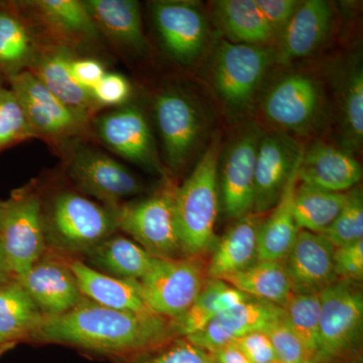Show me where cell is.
I'll return each instance as SVG.
<instances>
[{
	"mask_svg": "<svg viewBox=\"0 0 363 363\" xmlns=\"http://www.w3.org/2000/svg\"><path fill=\"white\" fill-rule=\"evenodd\" d=\"M350 197L348 192L337 193L298 183L294 195L296 221L301 230L322 233L331 225Z\"/></svg>",
	"mask_w": 363,
	"mask_h": 363,
	"instance_id": "d6a6232c",
	"label": "cell"
},
{
	"mask_svg": "<svg viewBox=\"0 0 363 363\" xmlns=\"http://www.w3.org/2000/svg\"><path fill=\"white\" fill-rule=\"evenodd\" d=\"M88 266L114 278L140 281L156 257L130 238L116 233L93 247L82 259Z\"/></svg>",
	"mask_w": 363,
	"mask_h": 363,
	"instance_id": "d4e9b609",
	"label": "cell"
},
{
	"mask_svg": "<svg viewBox=\"0 0 363 363\" xmlns=\"http://www.w3.org/2000/svg\"><path fill=\"white\" fill-rule=\"evenodd\" d=\"M213 358L214 363H252L240 348L234 344H227L218 350L209 352Z\"/></svg>",
	"mask_w": 363,
	"mask_h": 363,
	"instance_id": "bcb514c9",
	"label": "cell"
},
{
	"mask_svg": "<svg viewBox=\"0 0 363 363\" xmlns=\"http://www.w3.org/2000/svg\"><path fill=\"white\" fill-rule=\"evenodd\" d=\"M320 300L318 362L338 363L360 357L363 295L358 284L336 281L320 293Z\"/></svg>",
	"mask_w": 363,
	"mask_h": 363,
	"instance_id": "277c9868",
	"label": "cell"
},
{
	"mask_svg": "<svg viewBox=\"0 0 363 363\" xmlns=\"http://www.w3.org/2000/svg\"><path fill=\"white\" fill-rule=\"evenodd\" d=\"M71 71L78 84L90 92L106 74L104 66L95 59L73 58Z\"/></svg>",
	"mask_w": 363,
	"mask_h": 363,
	"instance_id": "f6af8a7d",
	"label": "cell"
},
{
	"mask_svg": "<svg viewBox=\"0 0 363 363\" xmlns=\"http://www.w3.org/2000/svg\"><path fill=\"white\" fill-rule=\"evenodd\" d=\"M91 93L99 107L119 106L130 98L131 85L121 74L106 73Z\"/></svg>",
	"mask_w": 363,
	"mask_h": 363,
	"instance_id": "b9f144b4",
	"label": "cell"
},
{
	"mask_svg": "<svg viewBox=\"0 0 363 363\" xmlns=\"http://www.w3.org/2000/svg\"><path fill=\"white\" fill-rule=\"evenodd\" d=\"M43 318L44 315L16 279L0 284V338L6 345L28 341Z\"/></svg>",
	"mask_w": 363,
	"mask_h": 363,
	"instance_id": "83f0119b",
	"label": "cell"
},
{
	"mask_svg": "<svg viewBox=\"0 0 363 363\" xmlns=\"http://www.w3.org/2000/svg\"><path fill=\"white\" fill-rule=\"evenodd\" d=\"M362 178V168L350 152L317 142L303 150L298 183L331 192H348Z\"/></svg>",
	"mask_w": 363,
	"mask_h": 363,
	"instance_id": "44dd1931",
	"label": "cell"
},
{
	"mask_svg": "<svg viewBox=\"0 0 363 363\" xmlns=\"http://www.w3.org/2000/svg\"><path fill=\"white\" fill-rule=\"evenodd\" d=\"M283 309L286 323L310 354L316 358L321 310L320 294H294Z\"/></svg>",
	"mask_w": 363,
	"mask_h": 363,
	"instance_id": "e575fe53",
	"label": "cell"
},
{
	"mask_svg": "<svg viewBox=\"0 0 363 363\" xmlns=\"http://www.w3.org/2000/svg\"><path fill=\"white\" fill-rule=\"evenodd\" d=\"M300 162L286 182L278 203L271 210V214L262 219L260 223L257 259L283 262L301 230L294 210V195L298 185Z\"/></svg>",
	"mask_w": 363,
	"mask_h": 363,
	"instance_id": "484cf974",
	"label": "cell"
},
{
	"mask_svg": "<svg viewBox=\"0 0 363 363\" xmlns=\"http://www.w3.org/2000/svg\"><path fill=\"white\" fill-rule=\"evenodd\" d=\"M338 363H362V358H354V359L345 360V362H341Z\"/></svg>",
	"mask_w": 363,
	"mask_h": 363,
	"instance_id": "c3c4849f",
	"label": "cell"
},
{
	"mask_svg": "<svg viewBox=\"0 0 363 363\" xmlns=\"http://www.w3.org/2000/svg\"><path fill=\"white\" fill-rule=\"evenodd\" d=\"M1 90H2V88H1V87H0V91H1Z\"/></svg>",
	"mask_w": 363,
	"mask_h": 363,
	"instance_id": "f5cc1de1",
	"label": "cell"
},
{
	"mask_svg": "<svg viewBox=\"0 0 363 363\" xmlns=\"http://www.w3.org/2000/svg\"><path fill=\"white\" fill-rule=\"evenodd\" d=\"M72 59L73 57L63 48L48 50L35 56L30 71L55 96L90 119L99 106L92 93L81 87L74 78L71 71Z\"/></svg>",
	"mask_w": 363,
	"mask_h": 363,
	"instance_id": "cb8c5ba5",
	"label": "cell"
},
{
	"mask_svg": "<svg viewBox=\"0 0 363 363\" xmlns=\"http://www.w3.org/2000/svg\"><path fill=\"white\" fill-rule=\"evenodd\" d=\"M303 150L290 136L262 133L255 162L252 213L262 215L276 206Z\"/></svg>",
	"mask_w": 363,
	"mask_h": 363,
	"instance_id": "2e32d148",
	"label": "cell"
},
{
	"mask_svg": "<svg viewBox=\"0 0 363 363\" xmlns=\"http://www.w3.org/2000/svg\"><path fill=\"white\" fill-rule=\"evenodd\" d=\"M4 346H9V345H6V344L4 343V341H2V339L0 338V350H1V348H4Z\"/></svg>",
	"mask_w": 363,
	"mask_h": 363,
	"instance_id": "f907efd6",
	"label": "cell"
},
{
	"mask_svg": "<svg viewBox=\"0 0 363 363\" xmlns=\"http://www.w3.org/2000/svg\"><path fill=\"white\" fill-rule=\"evenodd\" d=\"M260 131L255 126L243 130L226 147L218 169L219 193L229 218L252 213L255 176Z\"/></svg>",
	"mask_w": 363,
	"mask_h": 363,
	"instance_id": "7c38bea8",
	"label": "cell"
},
{
	"mask_svg": "<svg viewBox=\"0 0 363 363\" xmlns=\"http://www.w3.org/2000/svg\"><path fill=\"white\" fill-rule=\"evenodd\" d=\"M276 353V359L281 363H304L314 358L305 347L302 341L294 333L286 323L285 318H281L266 329Z\"/></svg>",
	"mask_w": 363,
	"mask_h": 363,
	"instance_id": "ab89813d",
	"label": "cell"
},
{
	"mask_svg": "<svg viewBox=\"0 0 363 363\" xmlns=\"http://www.w3.org/2000/svg\"><path fill=\"white\" fill-rule=\"evenodd\" d=\"M88 11L104 33L117 45L138 52L147 50L140 4L135 0H87Z\"/></svg>",
	"mask_w": 363,
	"mask_h": 363,
	"instance_id": "4316f807",
	"label": "cell"
},
{
	"mask_svg": "<svg viewBox=\"0 0 363 363\" xmlns=\"http://www.w3.org/2000/svg\"><path fill=\"white\" fill-rule=\"evenodd\" d=\"M222 281L248 297L267 301L281 308L294 295L286 267L279 260L257 259L252 266Z\"/></svg>",
	"mask_w": 363,
	"mask_h": 363,
	"instance_id": "f1b7e54d",
	"label": "cell"
},
{
	"mask_svg": "<svg viewBox=\"0 0 363 363\" xmlns=\"http://www.w3.org/2000/svg\"><path fill=\"white\" fill-rule=\"evenodd\" d=\"M283 317L284 309L279 306L250 297L220 313L202 330L186 338L212 352L245 334L266 330L269 325Z\"/></svg>",
	"mask_w": 363,
	"mask_h": 363,
	"instance_id": "d6986e66",
	"label": "cell"
},
{
	"mask_svg": "<svg viewBox=\"0 0 363 363\" xmlns=\"http://www.w3.org/2000/svg\"><path fill=\"white\" fill-rule=\"evenodd\" d=\"M207 279L203 257L156 259L138 286L150 311L174 321L193 304Z\"/></svg>",
	"mask_w": 363,
	"mask_h": 363,
	"instance_id": "52a82bcc",
	"label": "cell"
},
{
	"mask_svg": "<svg viewBox=\"0 0 363 363\" xmlns=\"http://www.w3.org/2000/svg\"><path fill=\"white\" fill-rule=\"evenodd\" d=\"M248 296L236 290L222 279L208 278L201 292L190 308L174 320L179 337H187L202 330L210 321L233 306L247 300Z\"/></svg>",
	"mask_w": 363,
	"mask_h": 363,
	"instance_id": "f546056e",
	"label": "cell"
},
{
	"mask_svg": "<svg viewBox=\"0 0 363 363\" xmlns=\"http://www.w3.org/2000/svg\"><path fill=\"white\" fill-rule=\"evenodd\" d=\"M179 337L173 320L152 312L104 307L83 298L70 311L44 317L28 341L62 344L116 360Z\"/></svg>",
	"mask_w": 363,
	"mask_h": 363,
	"instance_id": "6da1fadb",
	"label": "cell"
},
{
	"mask_svg": "<svg viewBox=\"0 0 363 363\" xmlns=\"http://www.w3.org/2000/svg\"><path fill=\"white\" fill-rule=\"evenodd\" d=\"M339 81L338 109L346 150L360 149L363 140V70L359 61L346 67Z\"/></svg>",
	"mask_w": 363,
	"mask_h": 363,
	"instance_id": "836d02e7",
	"label": "cell"
},
{
	"mask_svg": "<svg viewBox=\"0 0 363 363\" xmlns=\"http://www.w3.org/2000/svg\"><path fill=\"white\" fill-rule=\"evenodd\" d=\"M255 2L276 38L283 32L300 4L296 0H255Z\"/></svg>",
	"mask_w": 363,
	"mask_h": 363,
	"instance_id": "ee69618b",
	"label": "cell"
},
{
	"mask_svg": "<svg viewBox=\"0 0 363 363\" xmlns=\"http://www.w3.org/2000/svg\"><path fill=\"white\" fill-rule=\"evenodd\" d=\"M9 81L35 136L63 140L87 131L89 118L55 96L30 70L16 71Z\"/></svg>",
	"mask_w": 363,
	"mask_h": 363,
	"instance_id": "30bf717a",
	"label": "cell"
},
{
	"mask_svg": "<svg viewBox=\"0 0 363 363\" xmlns=\"http://www.w3.org/2000/svg\"><path fill=\"white\" fill-rule=\"evenodd\" d=\"M94 128L99 140L112 152L147 171L164 175L149 123L140 108L123 106L98 116Z\"/></svg>",
	"mask_w": 363,
	"mask_h": 363,
	"instance_id": "4fadbf2b",
	"label": "cell"
},
{
	"mask_svg": "<svg viewBox=\"0 0 363 363\" xmlns=\"http://www.w3.org/2000/svg\"><path fill=\"white\" fill-rule=\"evenodd\" d=\"M28 4L45 26L66 39L93 40L100 37L99 30L84 1L37 0Z\"/></svg>",
	"mask_w": 363,
	"mask_h": 363,
	"instance_id": "4dcf8cb0",
	"label": "cell"
},
{
	"mask_svg": "<svg viewBox=\"0 0 363 363\" xmlns=\"http://www.w3.org/2000/svg\"><path fill=\"white\" fill-rule=\"evenodd\" d=\"M220 140L214 138L191 175L175 189L177 228L184 257H203L218 240L215 225L220 202Z\"/></svg>",
	"mask_w": 363,
	"mask_h": 363,
	"instance_id": "3957f363",
	"label": "cell"
},
{
	"mask_svg": "<svg viewBox=\"0 0 363 363\" xmlns=\"http://www.w3.org/2000/svg\"><path fill=\"white\" fill-rule=\"evenodd\" d=\"M322 104L321 89L314 79L291 74L272 86L264 99V111L279 128L305 135L316 123Z\"/></svg>",
	"mask_w": 363,
	"mask_h": 363,
	"instance_id": "9a60e30c",
	"label": "cell"
},
{
	"mask_svg": "<svg viewBox=\"0 0 363 363\" xmlns=\"http://www.w3.org/2000/svg\"><path fill=\"white\" fill-rule=\"evenodd\" d=\"M11 278H13V277H11L9 267H7L6 257H4L1 242H0V284Z\"/></svg>",
	"mask_w": 363,
	"mask_h": 363,
	"instance_id": "7dc6e473",
	"label": "cell"
},
{
	"mask_svg": "<svg viewBox=\"0 0 363 363\" xmlns=\"http://www.w3.org/2000/svg\"><path fill=\"white\" fill-rule=\"evenodd\" d=\"M324 235L334 247H343L363 240V198L362 191H350V197L340 213L325 229Z\"/></svg>",
	"mask_w": 363,
	"mask_h": 363,
	"instance_id": "74e56055",
	"label": "cell"
},
{
	"mask_svg": "<svg viewBox=\"0 0 363 363\" xmlns=\"http://www.w3.org/2000/svg\"><path fill=\"white\" fill-rule=\"evenodd\" d=\"M262 215L250 213L236 219L210 252L207 277L223 279L252 266L259 257Z\"/></svg>",
	"mask_w": 363,
	"mask_h": 363,
	"instance_id": "7402d4cb",
	"label": "cell"
},
{
	"mask_svg": "<svg viewBox=\"0 0 363 363\" xmlns=\"http://www.w3.org/2000/svg\"><path fill=\"white\" fill-rule=\"evenodd\" d=\"M334 250L322 234L298 231L283 260L293 294H320L338 281L334 272Z\"/></svg>",
	"mask_w": 363,
	"mask_h": 363,
	"instance_id": "ac0fdd59",
	"label": "cell"
},
{
	"mask_svg": "<svg viewBox=\"0 0 363 363\" xmlns=\"http://www.w3.org/2000/svg\"><path fill=\"white\" fill-rule=\"evenodd\" d=\"M154 112L167 167L172 173H178L185 168L200 142L202 117L190 98L174 90L157 95Z\"/></svg>",
	"mask_w": 363,
	"mask_h": 363,
	"instance_id": "8fae6325",
	"label": "cell"
},
{
	"mask_svg": "<svg viewBox=\"0 0 363 363\" xmlns=\"http://www.w3.org/2000/svg\"><path fill=\"white\" fill-rule=\"evenodd\" d=\"M152 20L162 44L181 64H191L201 54L207 39V25L201 9L189 1H156Z\"/></svg>",
	"mask_w": 363,
	"mask_h": 363,
	"instance_id": "e0dca14e",
	"label": "cell"
},
{
	"mask_svg": "<svg viewBox=\"0 0 363 363\" xmlns=\"http://www.w3.org/2000/svg\"><path fill=\"white\" fill-rule=\"evenodd\" d=\"M333 13L324 0L300 1L295 13L278 37L274 61L286 65L313 54L330 32Z\"/></svg>",
	"mask_w": 363,
	"mask_h": 363,
	"instance_id": "ffe728a7",
	"label": "cell"
},
{
	"mask_svg": "<svg viewBox=\"0 0 363 363\" xmlns=\"http://www.w3.org/2000/svg\"><path fill=\"white\" fill-rule=\"evenodd\" d=\"M0 242L11 277L28 271L47 252L42 192L32 183L2 202Z\"/></svg>",
	"mask_w": 363,
	"mask_h": 363,
	"instance_id": "8992f818",
	"label": "cell"
},
{
	"mask_svg": "<svg viewBox=\"0 0 363 363\" xmlns=\"http://www.w3.org/2000/svg\"><path fill=\"white\" fill-rule=\"evenodd\" d=\"M2 202H0V216H1Z\"/></svg>",
	"mask_w": 363,
	"mask_h": 363,
	"instance_id": "816d5d0a",
	"label": "cell"
},
{
	"mask_svg": "<svg viewBox=\"0 0 363 363\" xmlns=\"http://www.w3.org/2000/svg\"><path fill=\"white\" fill-rule=\"evenodd\" d=\"M66 259L77 279L81 293L88 300L111 309L152 312L143 301L138 281L108 276L88 266L80 259Z\"/></svg>",
	"mask_w": 363,
	"mask_h": 363,
	"instance_id": "603a6c76",
	"label": "cell"
},
{
	"mask_svg": "<svg viewBox=\"0 0 363 363\" xmlns=\"http://www.w3.org/2000/svg\"><path fill=\"white\" fill-rule=\"evenodd\" d=\"M333 262L339 281L359 284L363 279V240L335 247Z\"/></svg>",
	"mask_w": 363,
	"mask_h": 363,
	"instance_id": "60d3db41",
	"label": "cell"
},
{
	"mask_svg": "<svg viewBox=\"0 0 363 363\" xmlns=\"http://www.w3.org/2000/svg\"><path fill=\"white\" fill-rule=\"evenodd\" d=\"M119 363H214L212 355L186 337H174Z\"/></svg>",
	"mask_w": 363,
	"mask_h": 363,
	"instance_id": "8d00e7d4",
	"label": "cell"
},
{
	"mask_svg": "<svg viewBox=\"0 0 363 363\" xmlns=\"http://www.w3.org/2000/svg\"><path fill=\"white\" fill-rule=\"evenodd\" d=\"M13 279L23 286L44 317L69 312L85 298L66 257L50 250L28 271Z\"/></svg>",
	"mask_w": 363,
	"mask_h": 363,
	"instance_id": "5bb4252c",
	"label": "cell"
},
{
	"mask_svg": "<svg viewBox=\"0 0 363 363\" xmlns=\"http://www.w3.org/2000/svg\"><path fill=\"white\" fill-rule=\"evenodd\" d=\"M233 344L252 363H272L276 360L271 339L264 330L245 334L234 340Z\"/></svg>",
	"mask_w": 363,
	"mask_h": 363,
	"instance_id": "7bdbcfd3",
	"label": "cell"
},
{
	"mask_svg": "<svg viewBox=\"0 0 363 363\" xmlns=\"http://www.w3.org/2000/svg\"><path fill=\"white\" fill-rule=\"evenodd\" d=\"M35 58L28 28L13 14L0 11V66L16 68L32 64Z\"/></svg>",
	"mask_w": 363,
	"mask_h": 363,
	"instance_id": "d590c367",
	"label": "cell"
},
{
	"mask_svg": "<svg viewBox=\"0 0 363 363\" xmlns=\"http://www.w3.org/2000/svg\"><path fill=\"white\" fill-rule=\"evenodd\" d=\"M66 167L75 190L111 209L145 192L143 182L130 169L86 145L72 147Z\"/></svg>",
	"mask_w": 363,
	"mask_h": 363,
	"instance_id": "ba28073f",
	"label": "cell"
},
{
	"mask_svg": "<svg viewBox=\"0 0 363 363\" xmlns=\"http://www.w3.org/2000/svg\"><path fill=\"white\" fill-rule=\"evenodd\" d=\"M175 189L167 183L152 195L114 209L118 231L156 259L184 257L177 228Z\"/></svg>",
	"mask_w": 363,
	"mask_h": 363,
	"instance_id": "5b68a950",
	"label": "cell"
},
{
	"mask_svg": "<svg viewBox=\"0 0 363 363\" xmlns=\"http://www.w3.org/2000/svg\"><path fill=\"white\" fill-rule=\"evenodd\" d=\"M35 136L13 91H0V150Z\"/></svg>",
	"mask_w": 363,
	"mask_h": 363,
	"instance_id": "f35d334b",
	"label": "cell"
},
{
	"mask_svg": "<svg viewBox=\"0 0 363 363\" xmlns=\"http://www.w3.org/2000/svg\"><path fill=\"white\" fill-rule=\"evenodd\" d=\"M43 222L48 250L82 259L102 241L118 233L116 211L75 189H59L43 197Z\"/></svg>",
	"mask_w": 363,
	"mask_h": 363,
	"instance_id": "7a4b0ae2",
	"label": "cell"
},
{
	"mask_svg": "<svg viewBox=\"0 0 363 363\" xmlns=\"http://www.w3.org/2000/svg\"><path fill=\"white\" fill-rule=\"evenodd\" d=\"M215 14L222 30L240 44L262 45L276 38L255 0L216 1Z\"/></svg>",
	"mask_w": 363,
	"mask_h": 363,
	"instance_id": "1f68e13d",
	"label": "cell"
},
{
	"mask_svg": "<svg viewBox=\"0 0 363 363\" xmlns=\"http://www.w3.org/2000/svg\"><path fill=\"white\" fill-rule=\"evenodd\" d=\"M304 363H321V362H318L316 358H312V359L307 360V362H305Z\"/></svg>",
	"mask_w": 363,
	"mask_h": 363,
	"instance_id": "681fc988",
	"label": "cell"
},
{
	"mask_svg": "<svg viewBox=\"0 0 363 363\" xmlns=\"http://www.w3.org/2000/svg\"><path fill=\"white\" fill-rule=\"evenodd\" d=\"M272 61L274 51L262 45L222 40L215 52L212 79L224 104L235 111L247 107Z\"/></svg>",
	"mask_w": 363,
	"mask_h": 363,
	"instance_id": "9c48e42d",
	"label": "cell"
}]
</instances>
